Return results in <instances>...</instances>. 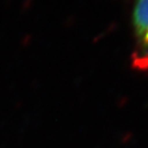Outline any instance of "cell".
<instances>
[{"mask_svg": "<svg viewBox=\"0 0 148 148\" xmlns=\"http://www.w3.org/2000/svg\"><path fill=\"white\" fill-rule=\"evenodd\" d=\"M133 24L138 42L148 49V0H136L133 10Z\"/></svg>", "mask_w": 148, "mask_h": 148, "instance_id": "1", "label": "cell"}]
</instances>
